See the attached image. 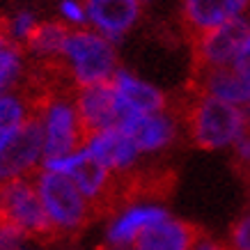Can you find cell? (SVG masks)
Segmentation results:
<instances>
[{"label":"cell","mask_w":250,"mask_h":250,"mask_svg":"<svg viewBox=\"0 0 250 250\" xmlns=\"http://www.w3.org/2000/svg\"><path fill=\"white\" fill-rule=\"evenodd\" d=\"M246 108L195 90L186 108V126L190 140L200 149H225L239 143L246 131Z\"/></svg>","instance_id":"cell-1"},{"label":"cell","mask_w":250,"mask_h":250,"mask_svg":"<svg viewBox=\"0 0 250 250\" xmlns=\"http://www.w3.org/2000/svg\"><path fill=\"white\" fill-rule=\"evenodd\" d=\"M60 60L76 87L110 83L115 71L120 69L115 44L92 28L69 30Z\"/></svg>","instance_id":"cell-2"},{"label":"cell","mask_w":250,"mask_h":250,"mask_svg":"<svg viewBox=\"0 0 250 250\" xmlns=\"http://www.w3.org/2000/svg\"><path fill=\"white\" fill-rule=\"evenodd\" d=\"M35 186L55 232H74L87 223L92 205L67 174L42 167V172L35 179Z\"/></svg>","instance_id":"cell-3"},{"label":"cell","mask_w":250,"mask_h":250,"mask_svg":"<svg viewBox=\"0 0 250 250\" xmlns=\"http://www.w3.org/2000/svg\"><path fill=\"white\" fill-rule=\"evenodd\" d=\"M39 124L44 133V161H55L78 152L85 131L76 110V101L67 94H53L39 106Z\"/></svg>","instance_id":"cell-4"},{"label":"cell","mask_w":250,"mask_h":250,"mask_svg":"<svg viewBox=\"0 0 250 250\" xmlns=\"http://www.w3.org/2000/svg\"><path fill=\"white\" fill-rule=\"evenodd\" d=\"M42 167L60 172V174H67L69 179L78 186V190L87 197V202L92 205V211L110 209L115 174L101 161L94 159L85 147H81L78 152L69 154V156H62V159L44 161Z\"/></svg>","instance_id":"cell-5"},{"label":"cell","mask_w":250,"mask_h":250,"mask_svg":"<svg viewBox=\"0 0 250 250\" xmlns=\"http://www.w3.org/2000/svg\"><path fill=\"white\" fill-rule=\"evenodd\" d=\"M0 220L12 223L30 236H51L55 234L53 225L44 211L37 186L30 179H14L0 184Z\"/></svg>","instance_id":"cell-6"},{"label":"cell","mask_w":250,"mask_h":250,"mask_svg":"<svg viewBox=\"0 0 250 250\" xmlns=\"http://www.w3.org/2000/svg\"><path fill=\"white\" fill-rule=\"evenodd\" d=\"M44 163V133L39 117H30L0 149V184L23 179Z\"/></svg>","instance_id":"cell-7"},{"label":"cell","mask_w":250,"mask_h":250,"mask_svg":"<svg viewBox=\"0 0 250 250\" xmlns=\"http://www.w3.org/2000/svg\"><path fill=\"white\" fill-rule=\"evenodd\" d=\"M248 16L234 23L220 25L216 30L200 35L195 39V69L202 71H216V69H232L239 55V48L246 37Z\"/></svg>","instance_id":"cell-8"},{"label":"cell","mask_w":250,"mask_h":250,"mask_svg":"<svg viewBox=\"0 0 250 250\" xmlns=\"http://www.w3.org/2000/svg\"><path fill=\"white\" fill-rule=\"evenodd\" d=\"M250 0H182V21L193 37L246 19Z\"/></svg>","instance_id":"cell-9"},{"label":"cell","mask_w":250,"mask_h":250,"mask_svg":"<svg viewBox=\"0 0 250 250\" xmlns=\"http://www.w3.org/2000/svg\"><path fill=\"white\" fill-rule=\"evenodd\" d=\"M85 5L87 25L113 44L129 35L143 12L140 0H85Z\"/></svg>","instance_id":"cell-10"},{"label":"cell","mask_w":250,"mask_h":250,"mask_svg":"<svg viewBox=\"0 0 250 250\" xmlns=\"http://www.w3.org/2000/svg\"><path fill=\"white\" fill-rule=\"evenodd\" d=\"M110 85L115 92L120 120L126 115H147L166 110V94L156 85L131 74L129 69H117L115 76L110 78Z\"/></svg>","instance_id":"cell-11"},{"label":"cell","mask_w":250,"mask_h":250,"mask_svg":"<svg viewBox=\"0 0 250 250\" xmlns=\"http://www.w3.org/2000/svg\"><path fill=\"white\" fill-rule=\"evenodd\" d=\"M74 101H76V110L81 124H83L85 138L97 131L117 126L120 110H117V101H115V92L110 83L78 87Z\"/></svg>","instance_id":"cell-12"},{"label":"cell","mask_w":250,"mask_h":250,"mask_svg":"<svg viewBox=\"0 0 250 250\" xmlns=\"http://www.w3.org/2000/svg\"><path fill=\"white\" fill-rule=\"evenodd\" d=\"M83 147L97 161H101L113 174L126 172L129 167L136 166L138 156H140V149L136 147V143L120 126H110V129L87 136Z\"/></svg>","instance_id":"cell-13"},{"label":"cell","mask_w":250,"mask_h":250,"mask_svg":"<svg viewBox=\"0 0 250 250\" xmlns=\"http://www.w3.org/2000/svg\"><path fill=\"white\" fill-rule=\"evenodd\" d=\"M117 126L136 143L140 154L166 149L167 145L174 140V133H177L174 120L166 110L147 113V115H126V117L120 120Z\"/></svg>","instance_id":"cell-14"},{"label":"cell","mask_w":250,"mask_h":250,"mask_svg":"<svg viewBox=\"0 0 250 250\" xmlns=\"http://www.w3.org/2000/svg\"><path fill=\"white\" fill-rule=\"evenodd\" d=\"M202 232L184 220L166 218L136 236L133 250H195Z\"/></svg>","instance_id":"cell-15"},{"label":"cell","mask_w":250,"mask_h":250,"mask_svg":"<svg viewBox=\"0 0 250 250\" xmlns=\"http://www.w3.org/2000/svg\"><path fill=\"white\" fill-rule=\"evenodd\" d=\"M166 218H170V216L159 205H133L129 209H124V213H120L113 220V225L108 229V243H113V246L133 243L138 234H143L152 225H159Z\"/></svg>","instance_id":"cell-16"},{"label":"cell","mask_w":250,"mask_h":250,"mask_svg":"<svg viewBox=\"0 0 250 250\" xmlns=\"http://www.w3.org/2000/svg\"><path fill=\"white\" fill-rule=\"evenodd\" d=\"M69 28L60 21H48L39 23V28L35 30V35L28 42V51H30L37 60L44 62H55L62 58V48L67 42Z\"/></svg>","instance_id":"cell-17"},{"label":"cell","mask_w":250,"mask_h":250,"mask_svg":"<svg viewBox=\"0 0 250 250\" xmlns=\"http://www.w3.org/2000/svg\"><path fill=\"white\" fill-rule=\"evenodd\" d=\"M25 60H23L21 46L0 32V94L12 92L14 85L21 81Z\"/></svg>","instance_id":"cell-18"},{"label":"cell","mask_w":250,"mask_h":250,"mask_svg":"<svg viewBox=\"0 0 250 250\" xmlns=\"http://www.w3.org/2000/svg\"><path fill=\"white\" fill-rule=\"evenodd\" d=\"M37 28H39V21H37V16H35V12H30V9H19L16 14L9 16L7 25H5V35L21 46V44H28V42H30V37L35 35Z\"/></svg>","instance_id":"cell-19"},{"label":"cell","mask_w":250,"mask_h":250,"mask_svg":"<svg viewBox=\"0 0 250 250\" xmlns=\"http://www.w3.org/2000/svg\"><path fill=\"white\" fill-rule=\"evenodd\" d=\"M58 19L69 30H81L87 25V5L85 0H60L58 2Z\"/></svg>","instance_id":"cell-20"},{"label":"cell","mask_w":250,"mask_h":250,"mask_svg":"<svg viewBox=\"0 0 250 250\" xmlns=\"http://www.w3.org/2000/svg\"><path fill=\"white\" fill-rule=\"evenodd\" d=\"M25 236L28 234L23 229H19L16 225L0 220V250H21Z\"/></svg>","instance_id":"cell-21"},{"label":"cell","mask_w":250,"mask_h":250,"mask_svg":"<svg viewBox=\"0 0 250 250\" xmlns=\"http://www.w3.org/2000/svg\"><path fill=\"white\" fill-rule=\"evenodd\" d=\"M229 241H232V250H250V211L234 223Z\"/></svg>","instance_id":"cell-22"},{"label":"cell","mask_w":250,"mask_h":250,"mask_svg":"<svg viewBox=\"0 0 250 250\" xmlns=\"http://www.w3.org/2000/svg\"><path fill=\"white\" fill-rule=\"evenodd\" d=\"M234 71H241V74H250V16H248V28H246V37H243V44L239 48V55L234 60Z\"/></svg>","instance_id":"cell-23"},{"label":"cell","mask_w":250,"mask_h":250,"mask_svg":"<svg viewBox=\"0 0 250 250\" xmlns=\"http://www.w3.org/2000/svg\"><path fill=\"white\" fill-rule=\"evenodd\" d=\"M195 250H225V248L218 246V243H213V241H200L195 246Z\"/></svg>","instance_id":"cell-24"},{"label":"cell","mask_w":250,"mask_h":250,"mask_svg":"<svg viewBox=\"0 0 250 250\" xmlns=\"http://www.w3.org/2000/svg\"><path fill=\"white\" fill-rule=\"evenodd\" d=\"M104 250H129V248H124V246H113V243H110V246L104 248Z\"/></svg>","instance_id":"cell-25"},{"label":"cell","mask_w":250,"mask_h":250,"mask_svg":"<svg viewBox=\"0 0 250 250\" xmlns=\"http://www.w3.org/2000/svg\"><path fill=\"white\" fill-rule=\"evenodd\" d=\"M140 2H143V5H149V2H154V0H140Z\"/></svg>","instance_id":"cell-26"},{"label":"cell","mask_w":250,"mask_h":250,"mask_svg":"<svg viewBox=\"0 0 250 250\" xmlns=\"http://www.w3.org/2000/svg\"><path fill=\"white\" fill-rule=\"evenodd\" d=\"M243 172H246V174H248V179H250V167H248V170H243Z\"/></svg>","instance_id":"cell-27"},{"label":"cell","mask_w":250,"mask_h":250,"mask_svg":"<svg viewBox=\"0 0 250 250\" xmlns=\"http://www.w3.org/2000/svg\"><path fill=\"white\" fill-rule=\"evenodd\" d=\"M21 250H28V248H21Z\"/></svg>","instance_id":"cell-28"}]
</instances>
